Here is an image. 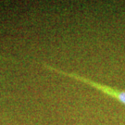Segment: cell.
I'll use <instances>...</instances> for the list:
<instances>
[{
    "label": "cell",
    "mask_w": 125,
    "mask_h": 125,
    "mask_svg": "<svg viewBox=\"0 0 125 125\" xmlns=\"http://www.w3.org/2000/svg\"><path fill=\"white\" fill-rule=\"evenodd\" d=\"M45 67L46 69H48L49 71L59 73L61 75L67 76L69 78H72V79H74L76 81H79L81 83H83L85 84L89 85V86L93 87L94 89L98 90L99 92H101L102 94H106V95H107V96H109V97H111L113 99H115L116 101L120 102L123 106H125V90L108 86L107 84H104V83H98V82H95V81L92 80L90 78H86L84 76L80 75V74H78L76 72L62 71L60 69L55 68L53 66H50V65H46V64H45Z\"/></svg>",
    "instance_id": "obj_1"
}]
</instances>
